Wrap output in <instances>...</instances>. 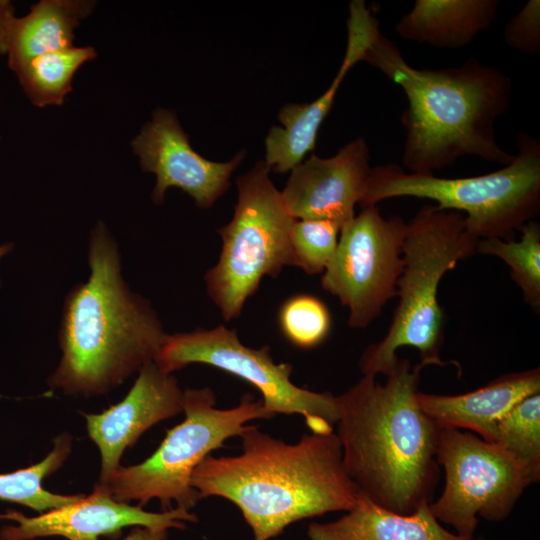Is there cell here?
I'll use <instances>...</instances> for the list:
<instances>
[{
  "label": "cell",
  "instance_id": "5bb4252c",
  "mask_svg": "<svg viewBox=\"0 0 540 540\" xmlns=\"http://www.w3.org/2000/svg\"><path fill=\"white\" fill-rule=\"evenodd\" d=\"M371 169L368 145L357 138L332 157L311 155L298 164L281 195L294 219L330 220L341 229L355 217Z\"/></svg>",
  "mask_w": 540,
  "mask_h": 540
},
{
  "label": "cell",
  "instance_id": "f546056e",
  "mask_svg": "<svg viewBox=\"0 0 540 540\" xmlns=\"http://www.w3.org/2000/svg\"><path fill=\"white\" fill-rule=\"evenodd\" d=\"M14 248L13 243H5L0 245V259L10 253ZM0 287H1V281H0Z\"/></svg>",
  "mask_w": 540,
  "mask_h": 540
},
{
  "label": "cell",
  "instance_id": "ba28073f",
  "mask_svg": "<svg viewBox=\"0 0 540 540\" xmlns=\"http://www.w3.org/2000/svg\"><path fill=\"white\" fill-rule=\"evenodd\" d=\"M269 171L262 161L237 179L233 218L218 230L222 250L204 277L207 293L226 321L240 316L264 276L276 277L291 265L290 234L296 219Z\"/></svg>",
  "mask_w": 540,
  "mask_h": 540
},
{
  "label": "cell",
  "instance_id": "5b68a950",
  "mask_svg": "<svg viewBox=\"0 0 540 540\" xmlns=\"http://www.w3.org/2000/svg\"><path fill=\"white\" fill-rule=\"evenodd\" d=\"M478 239L467 229L463 214L422 206L407 223L403 266L397 282L399 298L384 338L369 345L359 360L363 375H387L396 366L397 350L416 348L421 363L447 365L440 358L444 315L438 291L443 276L476 253Z\"/></svg>",
  "mask_w": 540,
  "mask_h": 540
},
{
  "label": "cell",
  "instance_id": "8992f818",
  "mask_svg": "<svg viewBox=\"0 0 540 540\" xmlns=\"http://www.w3.org/2000/svg\"><path fill=\"white\" fill-rule=\"evenodd\" d=\"M517 146L509 164L473 177L405 172L396 164L373 167L360 205L396 197L431 199L441 210L465 213L466 227L478 240H509L540 212V141L520 133Z\"/></svg>",
  "mask_w": 540,
  "mask_h": 540
},
{
  "label": "cell",
  "instance_id": "83f0119b",
  "mask_svg": "<svg viewBox=\"0 0 540 540\" xmlns=\"http://www.w3.org/2000/svg\"><path fill=\"white\" fill-rule=\"evenodd\" d=\"M15 16L11 2L0 0V54L6 53V37L11 19Z\"/></svg>",
  "mask_w": 540,
  "mask_h": 540
},
{
  "label": "cell",
  "instance_id": "8fae6325",
  "mask_svg": "<svg viewBox=\"0 0 540 540\" xmlns=\"http://www.w3.org/2000/svg\"><path fill=\"white\" fill-rule=\"evenodd\" d=\"M406 227L402 217L384 218L376 205H367L340 229L321 286L348 307L350 327H367L396 297Z\"/></svg>",
  "mask_w": 540,
  "mask_h": 540
},
{
  "label": "cell",
  "instance_id": "ac0fdd59",
  "mask_svg": "<svg viewBox=\"0 0 540 540\" xmlns=\"http://www.w3.org/2000/svg\"><path fill=\"white\" fill-rule=\"evenodd\" d=\"M346 512L335 521L310 523L309 540H467L445 529L431 513L429 503L410 514H399L360 492Z\"/></svg>",
  "mask_w": 540,
  "mask_h": 540
},
{
  "label": "cell",
  "instance_id": "f1b7e54d",
  "mask_svg": "<svg viewBox=\"0 0 540 540\" xmlns=\"http://www.w3.org/2000/svg\"><path fill=\"white\" fill-rule=\"evenodd\" d=\"M168 529L158 527H137L134 528L122 540H167Z\"/></svg>",
  "mask_w": 540,
  "mask_h": 540
},
{
  "label": "cell",
  "instance_id": "484cf974",
  "mask_svg": "<svg viewBox=\"0 0 540 540\" xmlns=\"http://www.w3.org/2000/svg\"><path fill=\"white\" fill-rule=\"evenodd\" d=\"M340 226L330 220H295L290 234L291 265L308 274L325 271L332 260Z\"/></svg>",
  "mask_w": 540,
  "mask_h": 540
},
{
  "label": "cell",
  "instance_id": "d4e9b609",
  "mask_svg": "<svg viewBox=\"0 0 540 540\" xmlns=\"http://www.w3.org/2000/svg\"><path fill=\"white\" fill-rule=\"evenodd\" d=\"M278 322L285 338L303 349L321 344L331 328L327 306L319 298L308 294L287 299L280 307Z\"/></svg>",
  "mask_w": 540,
  "mask_h": 540
},
{
  "label": "cell",
  "instance_id": "d6986e66",
  "mask_svg": "<svg viewBox=\"0 0 540 540\" xmlns=\"http://www.w3.org/2000/svg\"><path fill=\"white\" fill-rule=\"evenodd\" d=\"M498 7L497 0H416L395 31L419 44L461 48L491 26Z\"/></svg>",
  "mask_w": 540,
  "mask_h": 540
},
{
  "label": "cell",
  "instance_id": "cb8c5ba5",
  "mask_svg": "<svg viewBox=\"0 0 540 540\" xmlns=\"http://www.w3.org/2000/svg\"><path fill=\"white\" fill-rule=\"evenodd\" d=\"M521 239H480L476 252L503 260L510 268L511 278L521 289L525 302L540 311V225L532 220L520 229Z\"/></svg>",
  "mask_w": 540,
  "mask_h": 540
},
{
  "label": "cell",
  "instance_id": "7402d4cb",
  "mask_svg": "<svg viewBox=\"0 0 540 540\" xmlns=\"http://www.w3.org/2000/svg\"><path fill=\"white\" fill-rule=\"evenodd\" d=\"M71 451L68 434L54 441L53 450L39 463L11 473L0 474V499L30 507L40 513L72 503L81 497L51 493L42 481L65 462Z\"/></svg>",
  "mask_w": 540,
  "mask_h": 540
},
{
  "label": "cell",
  "instance_id": "e0dca14e",
  "mask_svg": "<svg viewBox=\"0 0 540 540\" xmlns=\"http://www.w3.org/2000/svg\"><path fill=\"white\" fill-rule=\"evenodd\" d=\"M535 393H540V369L501 375L486 385L457 395H437L418 392L422 411L440 429L456 428L476 432L492 442L498 420L514 405Z\"/></svg>",
  "mask_w": 540,
  "mask_h": 540
},
{
  "label": "cell",
  "instance_id": "9c48e42d",
  "mask_svg": "<svg viewBox=\"0 0 540 540\" xmlns=\"http://www.w3.org/2000/svg\"><path fill=\"white\" fill-rule=\"evenodd\" d=\"M154 362L169 374L198 363L237 376L261 393L265 409L274 415L303 416L311 433L334 432L339 418L336 396L297 386L290 379L292 365L275 363L269 346H245L235 329L222 325L167 334Z\"/></svg>",
  "mask_w": 540,
  "mask_h": 540
},
{
  "label": "cell",
  "instance_id": "6da1fadb",
  "mask_svg": "<svg viewBox=\"0 0 540 540\" xmlns=\"http://www.w3.org/2000/svg\"><path fill=\"white\" fill-rule=\"evenodd\" d=\"M425 366L399 358L384 384L363 375L336 396V435L347 474L362 494L399 514L430 503L440 475L441 429L417 402Z\"/></svg>",
  "mask_w": 540,
  "mask_h": 540
},
{
  "label": "cell",
  "instance_id": "3957f363",
  "mask_svg": "<svg viewBox=\"0 0 540 540\" xmlns=\"http://www.w3.org/2000/svg\"><path fill=\"white\" fill-rule=\"evenodd\" d=\"M87 281L66 295L60 362L49 384L66 394L102 395L154 361L167 333L149 300L122 273L119 246L103 221L92 228Z\"/></svg>",
  "mask_w": 540,
  "mask_h": 540
},
{
  "label": "cell",
  "instance_id": "30bf717a",
  "mask_svg": "<svg viewBox=\"0 0 540 540\" xmlns=\"http://www.w3.org/2000/svg\"><path fill=\"white\" fill-rule=\"evenodd\" d=\"M436 460L444 469L445 484L440 497L429 503L430 511L467 540L474 538L479 517L505 520L532 484L515 459L470 431L441 429Z\"/></svg>",
  "mask_w": 540,
  "mask_h": 540
},
{
  "label": "cell",
  "instance_id": "52a82bcc",
  "mask_svg": "<svg viewBox=\"0 0 540 540\" xmlns=\"http://www.w3.org/2000/svg\"><path fill=\"white\" fill-rule=\"evenodd\" d=\"M184 420L168 430L157 450L145 461L119 467L105 485L113 498L128 503L138 501L142 506L158 499L164 511L172 502L190 511L200 500L191 483L196 467L212 451L224 446L231 437L239 436L249 422L274 416L245 394L232 408L216 406V396L209 387L183 391Z\"/></svg>",
  "mask_w": 540,
  "mask_h": 540
},
{
  "label": "cell",
  "instance_id": "277c9868",
  "mask_svg": "<svg viewBox=\"0 0 540 540\" xmlns=\"http://www.w3.org/2000/svg\"><path fill=\"white\" fill-rule=\"evenodd\" d=\"M362 61L406 96L402 163L409 172L434 174L466 156L504 166L514 159L496 140L495 123L508 111L512 89L499 68L470 58L457 67L417 69L381 32Z\"/></svg>",
  "mask_w": 540,
  "mask_h": 540
},
{
  "label": "cell",
  "instance_id": "2e32d148",
  "mask_svg": "<svg viewBox=\"0 0 540 540\" xmlns=\"http://www.w3.org/2000/svg\"><path fill=\"white\" fill-rule=\"evenodd\" d=\"M347 28L345 54L328 89L310 103L285 105L278 114L283 127L273 126L265 139V162L276 173L292 170L313 151L320 125L328 115L342 81L349 70L362 61L380 33L377 19L363 0L350 3Z\"/></svg>",
  "mask_w": 540,
  "mask_h": 540
},
{
  "label": "cell",
  "instance_id": "4dcf8cb0",
  "mask_svg": "<svg viewBox=\"0 0 540 540\" xmlns=\"http://www.w3.org/2000/svg\"><path fill=\"white\" fill-rule=\"evenodd\" d=\"M471 540H486V539H484V538H476V539L472 538Z\"/></svg>",
  "mask_w": 540,
  "mask_h": 540
},
{
  "label": "cell",
  "instance_id": "9a60e30c",
  "mask_svg": "<svg viewBox=\"0 0 540 540\" xmlns=\"http://www.w3.org/2000/svg\"><path fill=\"white\" fill-rule=\"evenodd\" d=\"M183 412L177 379L154 361L144 365L122 401L100 414H86L87 430L101 455L99 484L120 467L124 451L149 428Z\"/></svg>",
  "mask_w": 540,
  "mask_h": 540
},
{
  "label": "cell",
  "instance_id": "4fadbf2b",
  "mask_svg": "<svg viewBox=\"0 0 540 540\" xmlns=\"http://www.w3.org/2000/svg\"><path fill=\"white\" fill-rule=\"evenodd\" d=\"M0 518L11 519L17 525L4 526L1 540H31L39 537L61 536L68 540H99L115 536L127 526L184 528L185 521L196 522L197 516L178 507L156 513L141 506H132L113 498L105 485L98 484L88 496L55 508L36 517H26L8 511Z\"/></svg>",
  "mask_w": 540,
  "mask_h": 540
},
{
  "label": "cell",
  "instance_id": "ffe728a7",
  "mask_svg": "<svg viewBox=\"0 0 540 540\" xmlns=\"http://www.w3.org/2000/svg\"><path fill=\"white\" fill-rule=\"evenodd\" d=\"M94 7L92 1L42 0L23 17L10 21L6 37L8 66L73 46L74 30Z\"/></svg>",
  "mask_w": 540,
  "mask_h": 540
},
{
  "label": "cell",
  "instance_id": "7c38bea8",
  "mask_svg": "<svg viewBox=\"0 0 540 540\" xmlns=\"http://www.w3.org/2000/svg\"><path fill=\"white\" fill-rule=\"evenodd\" d=\"M143 171L156 176L152 200L160 205L170 187L178 188L202 209L209 208L228 189L230 176L244 158L241 152L228 162H213L198 154L175 114L154 111L152 120L132 140Z\"/></svg>",
  "mask_w": 540,
  "mask_h": 540
},
{
  "label": "cell",
  "instance_id": "4316f807",
  "mask_svg": "<svg viewBox=\"0 0 540 540\" xmlns=\"http://www.w3.org/2000/svg\"><path fill=\"white\" fill-rule=\"evenodd\" d=\"M508 46L527 55L540 52V1L529 0L504 30Z\"/></svg>",
  "mask_w": 540,
  "mask_h": 540
},
{
  "label": "cell",
  "instance_id": "7a4b0ae2",
  "mask_svg": "<svg viewBox=\"0 0 540 540\" xmlns=\"http://www.w3.org/2000/svg\"><path fill=\"white\" fill-rule=\"evenodd\" d=\"M242 452L208 455L191 483L200 499L229 500L241 511L253 540H270L299 520L348 511L360 491L347 474L336 433L304 434L296 443L255 425L240 435Z\"/></svg>",
  "mask_w": 540,
  "mask_h": 540
},
{
  "label": "cell",
  "instance_id": "603a6c76",
  "mask_svg": "<svg viewBox=\"0 0 540 540\" xmlns=\"http://www.w3.org/2000/svg\"><path fill=\"white\" fill-rule=\"evenodd\" d=\"M491 444L515 459L532 483L540 479V393L522 399L495 426Z\"/></svg>",
  "mask_w": 540,
  "mask_h": 540
},
{
  "label": "cell",
  "instance_id": "44dd1931",
  "mask_svg": "<svg viewBox=\"0 0 540 540\" xmlns=\"http://www.w3.org/2000/svg\"><path fill=\"white\" fill-rule=\"evenodd\" d=\"M95 57L93 47L71 46L33 57L13 72L35 106L60 105L72 89L77 70Z\"/></svg>",
  "mask_w": 540,
  "mask_h": 540
}]
</instances>
